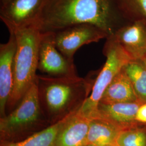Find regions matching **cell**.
I'll return each mask as SVG.
<instances>
[{
    "instance_id": "obj_1",
    "label": "cell",
    "mask_w": 146,
    "mask_h": 146,
    "mask_svg": "<svg viewBox=\"0 0 146 146\" xmlns=\"http://www.w3.org/2000/svg\"><path fill=\"white\" fill-rule=\"evenodd\" d=\"M128 23L115 0H44L35 26L44 33L75 25L90 24L110 37Z\"/></svg>"
},
{
    "instance_id": "obj_2",
    "label": "cell",
    "mask_w": 146,
    "mask_h": 146,
    "mask_svg": "<svg viewBox=\"0 0 146 146\" xmlns=\"http://www.w3.org/2000/svg\"><path fill=\"white\" fill-rule=\"evenodd\" d=\"M97 75H37L40 104L51 125L78 112L91 94Z\"/></svg>"
},
{
    "instance_id": "obj_3",
    "label": "cell",
    "mask_w": 146,
    "mask_h": 146,
    "mask_svg": "<svg viewBox=\"0 0 146 146\" xmlns=\"http://www.w3.org/2000/svg\"><path fill=\"white\" fill-rule=\"evenodd\" d=\"M16 41L13 89L6 107L7 114L20 104L36 80L41 33L35 25L10 31Z\"/></svg>"
},
{
    "instance_id": "obj_4",
    "label": "cell",
    "mask_w": 146,
    "mask_h": 146,
    "mask_svg": "<svg viewBox=\"0 0 146 146\" xmlns=\"http://www.w3.org/2000/svg\"><path fill=\"white\" fill-rule=\"evenodd\" d=\"M50 125L40 104L36 80L20 104L0 118V141H21Z\"/></svg>"
},
{
    "instance_id": "obj_5",
    "label": "cell",
    "mask_w": 146,
    "mask_h": 146,
    "mask_svg": "<svg viewBox=\"0 0 146 146\" xmlns=\"http://www.w3.org/2000/svg\"><path fill=\"white\" fill-rule=\"evenodd\" d=\"M103 52L106 61L98 71L92 93L78 113L91 119L96 114L100 99L115 76L132 59L113 36L107 38Z\"/></svg>"
},
{
    "instance_id": "obj_6",
    "label": "cell",
    "mask_w": 146,
    "mask_h": 146,
    "mask_svg": "<svg viewBox=\"0 0 146 146\" xmlns=\"http://www.w3.org/2000/svg\"><path fill=\"white\" fill-rule=\"evenodd\" d=\"M54 41L58 50L69 60L80 47L107 38L108 34L99 27L90 24H78L54 33Z\"/></svg>"
},
{
    "instance_id": "obj_7",
    "label": "cell",
    "mask_w": 146,
    "mask_h": 146,
    "mask_svg": "<svg viewBox=\"0 0 146 146\" xmlns=\"http://www.w3.org/2000/svg\"><path fill=\"white\" fill-rule=\"evenodd\" d=\"M38 70L47 75L55 77L78 75L73 61L65 57L56 46L53 32L41 33Z\"/></svg>"
},
{
    "instance_id": "obj_8",
    "label": "cell",
    "mask_w": 146,
    "mask_h": 146,
    "mask_svg": "<svg viewBox=\"0 0 146 146\" xmlns=\"http://www.w3.org/2000/svg\"><path fill=\"white\" fill-rule=\"evenodd\" d=\"M44 0H9L1 6L0 18L9 31L35 25Z\"/></svg>"
},
{
    "instance_id": "obj_9",
    "label": "cell",
    "mask_w": 146,
    "mask_h": 146,
    "mask_svg": "<svg viewBox=\"0 0 146 146\" xmlns=\"http://www.w3.org/2000/svg\"><path fill=\"white\" fill-rule=\"evenodd\" d=\"M10 33L8 41L0 44V117L7 115L6 107L13 89L14 62L16 41L14 34Z\"/></svg>"
},
{
    "instance_id": "obj_10",
    "label": "cell",
    "mask_w": 146,
    "mask_h": 146,
    "mask_svg": "<svg viewBox=\"0 0 146 146\" xmlns=\"http://www.w3.org/2000/svg\"><path fill=\"white\" fill-rule=\"evenodd\" d=\"M112 36L132 60L146 58V20L128 23Z\"/></svg>"
},
{
    "instance_id": "obj_11",
    "label": "cell",
    "mask_w": 146,
    "mask_h": 146,
    "mask_svg": "<svg viewBox=\"0 0 146 146\" xmlns=\"http://www.w3.org/2000/svg\"><path fill=\"white\" fill-rule=\"evenodd\" d=\"M90 119L78 112L65 121L58 133L55 146H86Z\"/></svg>"
},
{
    "instance_id": "obj_12",
    "label": "cell",
    "mask_w": 146,
    "mask_h": 146,
    "mask_svg": "<svg viewBox=\"0 0 146 146\" xmlns=\"http://www.w3.org/2000/svg\"><path fill=\"white\" fill-rule=\"evenodd\" d=\"M141 104L139 102L110 104L99 103L93 117H100L109 120L123 131L138 123L136 115Z\"/></svg>"
},
{
    "instance_id": "obj_13",
    "label": "cell",
    "mask_w": 146,
    "mask_h": 146,
    "mask_svg": "<svg viewBox=\"0 0 146 146\" xmlns=\"http://www.w3.org/2000/svg\"><path fill=\"white\" fill-rule=\"evenodd\" d=\"M137 102H140L123 68L106 89L99 103L110 104Z\"/></svg>"
},
{
    "instance_id": "obj_14",
    "label": "cell",
    "mask_w": 146,
    "mask_h": 146,
    "mask_svg": "<svg viewBox=\"0 0 146 146\" xmlns=\"http://www.w3.org/2000/svg\"><path fill=\"white\" fill-rule=\"evenodd\" d=\"M90 119L87 143L97 146H112L122 131L109 120L100 117Z\"/></svg>"
},
{
    "instance_id": "obj_15",
    "label": "cell",
    "mask_w": 146,
    "mask_h": 146,
    "mask_svg": "<svg viewBox=\"0 0 146 146\" xmlns=\"http://www.w3.org/2000/svg\"><path fill=\"white\" fill-rule=\"evenodd\" d=\"M69 117L23 140L16 142L0 141V146H55L58 133Z\"/></svg>"
},
{
    "instance_id": "obj_16",
    "label": "cell",
    "mask_w": 146,
    "mask_h": 146,
    "mask_svg": "<svg viewBox=\"0 0 146 146\" xmlns=\"http://www.w3.org/2000/svg\"><path fill=\"white\" fill-rule=\"evenodd\" d=\"M139 101L146 103V65L143 60H131L123 67Z\"/></svg>"
},
{
    "instance_id": "obj_17",
    "label": "cell",
    "mask_w": 146,
    "mask_h": 146,
    "mask_svg": "<svg viewBox=\"0 0 146 146\" xmlns=\"http://www.w3.org/2000/svg\"><path fill=\"white\" fill-rule=\"evenodd\" d=\"M122 15L128 23L146 20V0H115Z\"/></svg>"
},
{
    "instance_id": "obj_18",
    "label": "cell",
    "mask_w": 146,
    "mask_h": 146,
    "mask_svg": "<svg viewBox=\"0 0 146 146\" xmlns=\"http://www.w3.org/2000/svg\"><path fill=\"white\" fill-rule=\"evenodd\" d=\"M116 144L119 146H146V124L138 122L121 131Z\"/></svg>"
},
{
    "instance_id": "obj_19",
    "label": "cell",
    "mask_w": 146,
    "mask_h": 146,
    "mask_svg": "<svg viewBox=\"0 0 146 146\" xmlns=\"http://www.w3.org/2000/svg\"><path fill=\"white\" fill-rule=\"evenodd\" d=\"M135 119L137 122L146 124V103L140 106L137 111Z\"/></svg>"
},
{
    "instance_id": "obj_20",
    "label": "cell",
    "mask_w": 146,
    "mask_h": 146,
    "mask_svg": "<svg viewBox=\"0 0 146 146\" xmlns=\"http://www.w3.org/2000/svg\"><path fill=\"white\" fill-rule=\"evenodd\" d=\"M9 0H0L1 2V6L5 5L7 2H8Z\"/></svg>"
},
{
    "instance_id": "obj_21",
    "label": "cell",
    "mask_w": 146,
    "mask_h": 146,
    "mask_svg": "<svg viewBox=\"0 0 146 146\" xmlns=\"http://www.w3.org/2000/svg\"><path fill=\"white\" fill-rule=\"evenodd\" d=\"M143 61H144V62H145V64H146V58H145L144 59H143Z\"/></svg>"
},
{
    "instance_id": "obj_22",
    "label": "cell",
    "mask_w": 146,
    "mask_h": 146,
    "mask_svg": "<svg viewBox=\"0 0 146 146\" xmlns=\"http://www.w3.org/2000/svg\"><path fill=\"white\" fill-rule=\"evenodd\" d=\"M95 146V145H87V146Z\"/></svg>"
},
{
    "instance_id": "obj_23",
    "label": "cell",
    "mask_w": 146,
    "mask_h": 146,
    "mask_svg": "<svg viewBox=\"0 0 146 146\" xmlns=\"http://www.w3.org/2000/svg\"><path fill=\"white\" fill-rule=\"evenodd\" d=\"M117 146V145H116V144H115V145H113V146Z\"/></svg>"
}]
</instances>
